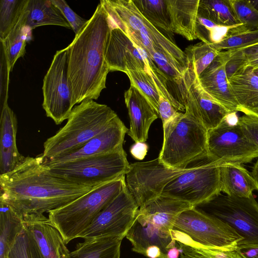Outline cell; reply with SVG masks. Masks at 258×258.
Listing matches in <instances>:
<instances>
[{
    "instance_id": "1",
    "label": "cell",
    "mask_w": 258,
    "mask_h": 258,
    "mask_svg": "<svg viewBox=\"0 0 258 258\" xmlns=\"http://www.w3.org/2000/svg\"><path fill=\"white\" fill-rule=\"evenodd\" d=\"M43 162L41 155L27 156L13 170L0 175V200L23 217L61 208L94 187L56 176Z\"/></svg>"
},
{
    "instance_id": "2",
    "label": "cell",
    "mask_w": 258,
    "mask_h": 258,
    "mask_svg": "<svg viewBox=\"0 0 258 258\" xmlns=\"http://www.w3.org/2000/svg\"><path fill=\"white\" fill-rule=\"evenodd\" d=\"M113 22L102 5L67 47L68 76L75 105L96 100L106 88L109 70L105 51Z\"/></svg>"
},
{
    "instance_id": "3",
    "label": "cell",
    "mask_w": 258,
    "mask_h": 258,
    "mask_svg": "<svg viewBox=\"0 0 258 258\" xmlns=\"http://www.w3.org/2000/svg\"><path fill=\"white\" fill-rule=\"evenodd\" d=\"M117 115L106 105L82 101L73 108L66 124L45 141L41 155L48 159L78 148L105 130Z\"/></svg>"
},
{
    "instance_id": "4",
    "label": "cell",
    "mask_w": 258,
    "mask_h": 258,
    "mask_svg": "<svg viewBox=\"0 0 258 258\" xmlns=\"http://www.w3.org/2000/svg\"><path fill=\"white\" fill-rule=\"evenodd\" d=\"M125 176L94 187L70 203L48 212L51 224L59 231L66 244L78 238L119 194L126 185Z\"/></svg>"
},
{
    "instance_id": "5",
    "label": "cell",
    "mask_w": 258,
    "mask_h": 258,
    "mask_svg": "<svg viewBox=\"0 0 258 258\" xmlns=\"http://www.w3.org/2000/svg\"><path fill=\"white\" fill-rule=\"evenodd\" d=\"M163 127V142L158 158L165 166L185 168L207 156L208 131L190 115L178 112Z\"/></svg>"
},
{
    "instance_id": "6",
    "label": "cell",
    "mask_w": 258,
    "mask_h": 258,
    "mask_svg": "<svg viewBox=\"0 0 258 258\" xmlns=\"http://www.w3.org/2000/svg\"><path fill=\"white\" fill-rule=\"evenodd\" d=\"M100 3L113 22L148 55L160 49L186 68L184 52L149 22L132 0H102Z\"/></svg>"
},
{
    "instance_id": "7",
    "label": "cell",
    "mask_w": 258,
    "mask_h": 258,
    "mask_svg": "<svg viewBox=\"0 0 258 258\" xmlns=\"http://www.w3.org/2000/svg\"><path fill=\"white\" fill-rule=\"evenodd\" d=\"M130 165L121 145L110 152L45 165L56 176L76 184L95 187L125 175Z\"/></svg>"
},
{
    "instance_id": "8",
    "label": "cell",
    "mask_w": 258,
    "mask_h": 258,
    "mask_svg": "<svg viewBox=\"0 0 258 258\" xmlns=\"http://www.w3.org/2000/svg\"><path fill=\"white\" fill-rule=\"evenodd\" d=\"M221 193L220 165L208 156L195 161L163 188L161 195L195 207Z\"/></svg>"
},
{
    "instance_id": "9",
    "label": "cell",
    "mask_w": 258,
    "mask_h": 258,
    "mask_svg": "<svg viewBox=\"0 0 258 258\" xmlns=\"http://www.w3.org/2000/svg\"><path fill=\"white\" fill-rule=\"evenodd\" d=\"M195 208L231 227L243 239L240 250L258 246V203L253 195L239 198L221 193Z\"/></svg>"
},
{
    "instance_id": "10",
    "label": "cell",
    "mask_w": 258,
    "mask_h": 258,
    "mask_svg": "<svg viewBox=\"0 0 258 258\" xmlns=\"http://www.w3.org/2000/svg\"><path fill=\"white\" fill-rule=\"evenodd\" d=\"M238 117L236 112H231L218 126L208 131L207 156L220 165L242 164L258 158V148L244 135Z\"/></svg>"
},
{
    "instance_id": "11",
    "label": "cell",
    "mask_w": 258,
    "mask_h": 258,
    "mask_svg": "<svg viewBox=\"0 0 258 258\" xmlns=\"http://www.w3.org/2000/svg\"><path fill=\"white\" fill-rule=\"evenodd\" d=\"M172 230L184 234L197 244L206 248H239L243 240L227 224L195 207L181 213L176 218Z\"/></svg>"
},
{
    "instance_id": "12",
    "label": "cell",
    "mask_w": 258,
    "mask_h": 258,
    "mask_svg": "<svg viewBox=\"0 0 258 258\" xmlns=\"http://www.w3.org/2000/svg\"><path fill=\"white\" fill-rule=\"evenodd\" d=\"M105 57L109 72L144 71L152 77L159 89H164L166 79L164 75L147 52L114 22L106 43Z\"/></svg>"
},
{
    "instance_id": "13",
    "label": "cell",
    "mask_w": 258,
    "mask_h": 258,
    "mask_svg": "<svg viewBox=\"0 0 258 258\" xmlns=\"http://www.w3.org/2000/svg\"><path fill=\"white\" fill-rule=\"evenodd\" d=\"M42 107L56 124L68 119L75 105L68 76L67 47L56 52L44 78Z\"/></svg>"
},
{
    "instance_id": "14",
    "label": "cell",
    "mask_w": 258,
    "mask_h": 258,
    "mask_svg": "<svg viewBox=\"0 0 258 258\" xmlns=\"http://www.w3.org/2000/svg\"><path fill=\"white\" fill-rule=\"evenodd\" d=\"M189 165L183 169L170 168L161 163L158 158L130 164L125 174L127 188L140 208L160 196L164 187L186 171Z\"/></svg>"
},
{
    "instance_id": "15",
    "label": "cell",
    "mask_w": 258,
    "mask_h": 258,
    "mask_svg": "<svg viewBox=\"0 0 258 258\" xmlns=\"http://www.w3.org/2000/svg\"><path fill=\"white\" fill-rule=\"evenodd\" d=\"M139 209L125 185L78 238L86 239L105 236L124 237L135 220Z\"/></svg>"
},
{
    "instance_id": "16",
    "label": "cell",
    "mask_w": 258,
    "mask_h": 258,
    "mask_svg": "<svg viewBox=\"0 0 258 258\" xmlns=\"http://www.w3.org/2000/svg\"><path fill=\"white\" fill-rule=\"evenodd\" d=\"M185 112L194 117L207 130L218 126L229 112L215 101L202 88L193 69L187 66L179 89Z\"/></svg>"
},
{
    "instance_id": "17",
    "label": "cell",
    "mask_w": 258,
    "mask_h": 258,
    "mask_svg": "<svg viewBox=\"0 0 258 258\" xmlns=\"http://www.w3.org/2000/svg\"><path fill=\"white\" fill-rule=\"evenodd\" d=\"M128 129L117 115L110 125L78 148L64 155L44 159L46 165H55L112 152L123 145Z\"/></svg>"
},
{
    "instance_id": "18",
    "label": "cell",
    "mask_w": 258,
    "mask_h": 258,
    "mask_svg": "<svg viewBox=\"0 0 258 258\" xmlns=\"http://www.w3.org/2000/svg\"><path fill=\"white\" fill-rule=\"evenodd\" d=\"M230 50L221 51L212 62L198 77L204 90L229 112L238 111V105L226 71Z\"/></svg>"
},
{
    "instance_id": "19",
    "label": "cell",
    "mask_w": 258,
    "mask_h": 258,
    "mask_svg": "<svg viewBox=\"0 0 258 258\" xmlns=\"http://www.w3.org/2000/svg\"><path fill=\"white\" fill-rule=\"evenodd\" d=\"M25 226L44 258H70V251L59 231L43 214L23 217Z\"/></svg>"
},
{
    "instance_id": "20",
    "label": "cell",
    "mask_w": 258,
    "mask_h": 258,
    "mask_svg": "<svg viewBox=\"0 0 258 258\" xmlns=\"http://www.w3.org/2000/svg\"><path fill=\"white\" fill-rule=\"evenodd\" d=\"M124 97L130 121L126 134L135 143H145L151 125L159 115L148 99L134 85L131 84Z\"/></svg>"
},
{
    "instance_id": "21",
    "label": "cell",
    "mask_w": 258,
    "mask_h": 258,
    "mask_svg": "<svg viewBox=\"0 0 258 258\" xmlns=\"http://www.w3.org/2000/svg\"><path fill=\"white\" fill-rule=\"evenodd\" d=\"M194 207L188 203L160 196L139 208L136 218L171 232L178 216Z\"/></svg>"
},
{
    "instance_id": "22",
    "label": "cell",
    "mask_w": 258,
    "mask_h": 258,
    "mask_svg": "<svg viewBox=\"0 0 258 258\" xmlns=\"http://www.w3.org/2000/svg\"><path fill=\"white\" fill-rule=\"evenodd\" d=\"M0 175L13 170L23 160L17 148V119L8 101L1 106Z\"/></svg>"
},
{
    "instance_id": "23",
    "label": "cell",
    "mask_w": 258,
    "mask_h": 258,
    "mask_svg": "<svg viewBox=\"0 0 258 258\" xmlns=\"http://www.w3.org/2000/svg\"><path fill=\"white\" fill-rule=\"evenodd\" d=\"M125 237L131 242L132 250L144 255L147 248L152 245L158 246L166 255L167 250L176 244L171 231H163L136 218Z\"/></svg>"
},
{
    "instance_id": "24",
    "label": "cell",
    "mask_w": 258,
    "mask_h": 258,
    "mask_svg": "<svg viewBox=\"0 0 258 258\" xmlns=\"http://www.w3.org/2000/svg\"><path fill=\"white\" fill-rule=\"evenodd\" d=\"M238 111L258 117V77L245 67L228 80Z\"/></svg>"
},
{
    "instance_id": "25",
    "label": "cell",
    "mask_w": 258,
    "mask_h": 258,
    "mask_svg": "<svg viewBox=\"0 0 258 258\" xmlns=\"http://www.w3.org/2000/svg\"><path fill=\"white\" fill-rule=\"evenodd\" d=\"M200 0H166L172 33L188 40L197 39L196 25Z\"/></svg>"
},
{
    "instance_id": "26",
    "label": "cell",
    "mask_w": 258,
    "mask_h": 258,
    "mask_svg": "<svg viewBox=\"0 0 258 258\" xmlns=\"http://www.w3.org/2000/svg\"><path fill=\"white\" fill-rule=\"evenodd\" d=\"M221 192L226 195L250 198L257 190L250 173L242 164L226 163L220 165Z\"/></svg>"
},
{
    "instance_id": "27",
    "label": "cell",
    "mask_w": 258,
    "mask_h": 258,
    "mask_svg": "<svg viewBox=\"0 0 258 258\" xmlns=\"http://www.w3.org/2000/svg\"><path fill=\"white\" fill-rule=\"evenodd\" d=\"M25 25L30 30L43 25L71 26L51 1L28 0L25 8Z\"/></svg>"
},
{
    "instance_id": "28",
    "label": "cell",
    "mask_w": 258,
    "mask_h": 258,
    "mask_svg": "<svg viewBox=\"0 0 258 258\" xmlns=\"http://www.w3.org/2000/svg\"><path fill=\"white\" fill-rule=\"evenodd\" d=\"M124 237L105 236L85 239L70 253V258H120Z\"/></svg>"
},
{
    "instance_id": "29",
    "label": "cell",
    "mask_w": 258,
    "mask_h": 258,
    "mask_svg": "<svg viewBox=\"0 0 258 258\" xmlns=\"http://www.w3.org/2000/svg\"><path fill=\"white\" fill-rule=\"evenodd\" d=\"M0 258H9L18 235L25 228L23 216L9 204L0 200Z\"/></svg>"
},
{
    "instance_id": "30",
    "label": "cell",
    "mask_w": 258,
    "mask_h": 258,
    "mask_svg": "<svg viewBox=\"0 0 258 258\" xmlns=\"http://www.w3.org/2000/svg\"><path fill=\"white\" fill-rule=\"evenodd\" d=\"M198 16L222 26L242 24L236 16L230 0H200Z\"/></svg>"
},
{
    "instance_id": "31",
    "label": "cell",
    "mask_w": 258,
    "mask_h": 258,
    "mask_svg": "<svg viewBox=\"0 0 258 258\" xmlns=\"http://www.w3.org/2000/svg\"><path fill=\"white\" fill-rule=\"evenodd\" d=\"M25 11V10H24ZM24 11L20 20L10 32L4 42L10 71L16 61L25 53V47L31 31L25 25Z\"/></svg>"
},
{
    "instance_id": "32",
    "label": "cell",
    "mask_w": 258,
    "mask_h": 258,
    "mask_svg": "<svg viewBox=\"0 0 258 258\" xmlns=\"http://www.w3.org/2000/svg\"><path fill=\"white\" fill-rule=\"evenodd\" d=\"M142 15L168 35L172 33L166 0H132Z\"/></svg>"
},
{
    "instance_id": "33",
    "label": "cell",
    "mask_w": 258,
    "mask_h": 258,
    "mask_svg": "<svg viewBox=\"0 0 258 258\" xmlns=\"http://www.w3.org/2000/svg\"><path fill=\"white\" fill-rule=\"evenodd\" d=\"M248 31L243 24L225 27L216 24L209 20L198 16L196 35L202 42L209 44L217 43L236 33Z\"/></svg>"
},
{
    "instance_id": "34",
    "label": "cell",
    "mask_w": 258,
    "mask_h": 258,
    "mask_svg": "<svg viewBox=\"0 0 258 258\" xmlns=\"http://www.w3.org/2000/svg\"><path fill=\"white\" fill-rule=\"evenodd\" d=\"M220 52L211 45L201 41L188 46L184 52L186 56L187 66L191 67L198 77Z\"/></svg>"
},
{
    "instance_id": "35",
    "label": "cell",
    "mask_w": 258,
    "mask_h": 258,
    "mask_svg": "<svg viewBox=\"0 0 258 258\" xmlns=\"http://www.w3.org/2000/svg\"><path fill=\"white\" fill-rule=\"evenodd\" d=\"M28 0H1L0 40H4L20 19Z\"/></svg>"
},
{
    "instance_id": "36",
    "label": "cell",
    "mask_w": 258,
    "mask_h": 258,
    "mask_svg": "<svg viewBox=\"0 0 258 258\" xmlns=\"http://www.w3.org/2000/svg\"><path fill=\"white\" fill-rule=\"evenodd\" d=\"M148 56L167 80L176 84L178 89L182 86L183 74L186 68L160 49L153 51Z\"/></svg>"
},
{
    "instance_id": "37",
    "label": "cell",
    "mask_w": 258,
    "mask_h": 258,
    "mask_svg": "<svg viewBox=\"0 0 258 258\" xmlns=\"http://www.w3.org/2000/svg\"><path fill=\"white\" fill-rule=\"evenodd\" d=\"M124 73L128 76L131 84L145 96L159 115L158 105L161 94L152 77L144 71H127Z\"/></svg>"
},
{
    "instance_id": "38",
    "label": "cell",
    "mask_w": 258,
    "mask_h": 258,
    "mask_svg": "<svg viewBox=\"0 0 258 258\" xmlns=\"http://www.w3.org/2000/svg\"><path fill=\"white\" fill-rule=\"evenodd\" d=\"M9 258H44L25 226L17 237L10 252Z\"/></svg>"
},
{
    "instance_id": "39",
    "label": "cell",
    "mask_w": 258,
    "mask_h": 258,
    "mask_svg": "<svg viewBox=\"0 0 258 258\" xmlns=\"http://www.w3.org/2000/svg\"><path fill=\"white\" fill-rule=\"evenodd\" d=\"M257 43L258 29L234 34L211 46L221 51L242 49Z\"/></svg>"
},
{
    "instance_id": "40",
    "label": "cell",
    "mask_w": 258,
    "mask_h": 258,
    "mask_svg": "<svg viewBox=\"0 0 258 258\" xmlns=\"http://www.w3.org/2000/svg\"><path fill=\"white\" fill-rule=\"evenodd\" d=\"M239 21L248 31L258 29V11L248 0H230Z\"/></svg>"
},
{
    "instance_id": "41",
    "label": "cell",
    "mask_w": 258,
    "mask_h": 258,
    "mask_svg": "<svg viewBox=\"0 0 258 258\" xmlns=\"http://www.w3.org/2000/svg\"><path fill=\"white\" fill-rule=\"evenodd\" d=\"M173 234V236L180 250L181 258H212L200 251L184 234L178 231Z\"/></svg>"
},
{
    "instance_id": "42",
    "label": "cell",
    "mask_w": 258,
    "mask_h": 258,
    "mask_svg": "<svg viewBox=\"0 0 258 258\" xmlns=\"http://www.w3.org/2000/svg\"><path fill=\"white\" fill-rule=\"evenodd\" d=\"M51 2L60 10L70 24L75 35L78 34L86 25L88 20L83 19L71 9L65 1L52 0Z\"/></svg>"
},
{
    "instance_id": "43",
    "label": "cell",
    "mask_w": 258,
    "mask_h": 258,
    "mask_svg": "<svg viewBox=\"0 0 258 258\" xmlns=\"http://www.w3.org/2000/svg\"><path fill=\"white\" fill-rule=\"evenodd\" d=\"M1 42V106L8 101L10 69L4 42Z\"/></svg>"
},
{
    "instance_id": "44",
    "label": "cell",
    "mask_w": 258,
    "mask_h": 258,
    "mask_svg": "<svg viewBox=\"0 0 258 258\" xmlns=\"http://www.w3.org/2000/svg\"><path fill=\"white\" fill-rule=\"evenodd\" d=\"M237 123L245 136L258 148V117L244 114L238 117Z\"/></svg>"
},
{
    "instance_id": "45",
    "label": "cell",
    "mask_w": 258,
    "mask_h": 258,
    "mask_svg": "<svg viewBox=\"0 0 258 258\" xmlns=\"http://www.w3.org/2000/svg\"><path fill=\"white\" fill-rule=\"evenodd\" d=\"M230 50V56L225 64L228 80L245 68L248 60L247 56L241 49Z\"/></svg>"
},
{
    "instance_id": "46",
    "label": "cell",
    "mask_w": 258,
    "mask_h": 258,
    "mask_svg": "<svg viewBox=\"0 0 258 258\" xmlns=\"http://www.w3.org/2000/svg\"><path fill=\"white\" fill-rule=\"evenodd\" d=\"M192 241L200 251L212 258H245L239 248L231 249L206 248Z\"/></svg>"
},
{
    "instance_id": "47",
    "label": "cell",
    "mask_w": 258,
    "mask_h": 258,
    "mask_svg": "<svg viewBox=\"0 0 258 258\" xmlns=\"http://www.w3.org/2000/svg\"><path fill=\"white\" fill-rule=\"evenodd\" d=\"M179 112L164 96L160 95L158 105V114L163 125L174 117Z\"/></svg>"
},
{
    "instance_id": "48",
    "label": "cell",
    "mask_w": 258,
    "mask_h": 258,
    "mask_svg": "<svg viewBox=\"0 0 258 258\" xmlns=\"http://www.w3.org/2000/svg\"><path fill=\"white\" fill-rule=\"evenodd\" d=\"M148 147L144 143H136L131 149L132 154L136 158H144L147 152Z\"/></svg>"
},
{
    "instance_id": "49",
    "label": "cell",
    "mask_w": 258,
    "mask_h": 258,
    "mask_svg": "<svg viewBox=\"0 0 258 258\" xmlns=\"http://www.w3.org/2000/svg\"><path fill=\"white\" fill-rule=\"evenodd\" d=\"M145 256L148 258H166L161 249L157 246L152 245L148 247L145 252Z\"/></svg>"
},
{
    "instance_id": "50",
    "label": "cell",
    "mask_w": 258,
    "mask_h": 258,
    "mask_svg": "<svg viewBox=\"0 0 258 258\" xmlns=\"http://www.w3.org/2000/svg\"><path fill=\"white\" fill-rule=\"evenodd\" d=\"M245 258H258V246L240 249Z\"/></svg>"
},
{
    "instance_id": "51",
    "label": "cell",
    "mask_w": 258,
    "mask_h": 258,
    "mask_svg": "<svg viewBox=\"0 0 258 258\" xmlns=\"http://www.w3.org/2000/svg\"><path fill=\"white\" fill-rule=\"evenodd\" d=\"M247 57L258 54V43L241 49Z\"/></svg>"
},
{
    "instance_id": "52",
    "label": "cell",
    "mask_w": 258,
    "mask_h": 258,
    "mask_svg": "<svg viewBox=\"0 0 258 258\" xmlns=\"http://www.w3.org/2000/svg\"><path fill=\"white\" fill-rule=\"evenodd\" d=\"M180 255V250L177 246L172 247L168 249L166 254V258H179Z\"/></svg>"
},
{
    "instance_id": "53",
    "label": "cell",
    "mask_w": 258,
    "mask_h": 258,
    "mask_svg": "<svg viewBox=\"0 0 258 258\" xmlns=\"http://www.w3.org/2000/svg\"><path fill=\"white\" fill-rule=\"evenodd\" d=\"M246 67H249L252 70L258 69V54L247 58Z\"/></svg>"
},
{
    "instance_id": "54",
    "label": "cell",
    "mask_w": 258,
    "mask_h": 258,
    "mask_svg": "<svg viewBox=\"0 0 258 258\" xmlns=\"http://www.w3.org/2000/svg\"><path fill=\"white\" fill-rule=\"evenodd\" d=\"M250 173L256 183L257 190H258V159L253 165Z\"/></svg>"
},
{
    "instance_id": "55",
    "label": "cell",
    "mask_w": 258,
    "mask_h": 258,
    "mask_svg": "<svg viewBox=\"0 0 258 258\" xmlns=\"http://www.w3.org/2000/svg\"><path fill=\"white\" fill-rule=\"evenodd\" d=\"M251 5L258 11V0L257 1H248Z\"/></svg>"
},
{
    "instance_id": "56",
    "label": "cell",
    "mask_w": 258,
    "mask_h": 258,
    "mask_svg": "<svg viewBox=\"0 0 258 258\" xmlns=\"http://www.w3.org/2000/svg\"><path fill=\"white\" fill-rule=\"evenodd\" d=\"M254 74L258 77V69L252 70Z\"/></svg>"
}]
</instances>
